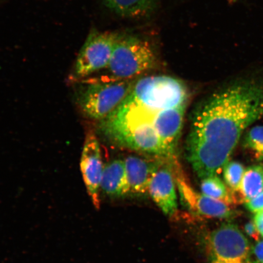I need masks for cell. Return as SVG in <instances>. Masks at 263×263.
<instances>
[{
    "label": "cell",
    "instance_id": "obj_1",
    "mask_svg": "<svg viewBox=\"0 0 263 263\" xmlns=\"http://www.w3.org/2000/svg\"><path fill=\"white\" fill-rule=\"evenodd\" d=\"M263 117V85L241 81L196 108L186 141L187 159L202 179L218 176L245 130Z\"/></svg>",
    "mask_w": 263,
    "mask_h": 263
},
{
    "label": "cell",
    "instance_id": "obj_2",
    "mask_svg": "<svg viewBox=\"0 0 263 263\" xmlns=\"http://www.w3.org/2000/svg\"><path fill=\"white\" fill-rule=\"evenodd\" d=\"M158 112L140 106L127 97L113 112L100 121L99 129L118 146L170 159L175 156L171 154L154 126Z\"/></svg>",
    "mask_w": 263,
    "mask_h": 263
},
{
    "label": "cell",
    "instance_id": "obj_3",
    "mask_svg": "<svg viewBox=\"0 0 263 263\" xmlns=\"http://www.w3.org/2000/svg\"><path fill=\"white\" fill-rule=\"evenodd\" d=\"M138 104L160 111L186 104L189 93L182 81L168 76H152L135 80L127 96Z\"/></svg>",
    "mask_w": 263,
    "mask_h": 263
},
{
    "label": "cell",
    "instance_id": "obj_4",
    "mask_svg": "<svg viewBox=\"0 0 263 263\" xmlns=\"http://www.w3.org/2000/svg\"><path fill=\"white\" fill-rule=\"evenodd\" d=\"M135 80H114L90 82L77 94V103L85 116L101 121L123 103L129 95Z\"/></svg>",
    "mask_w": 263,
    "mask_h": 263
},
{
    "label": "cell",
    "instance_id": "obj_5",
    "mask_svg": "<svg viewBox=\"0 0 263 263\" xmlns=\"http://www.w3.org/2000/svg\"><path fill=\"white\" fill-rule=\"evenodd\" d=\"M156 64V55L149 42L133 36H120L107 68L118 80H132L152 70Z\"/></svg>",
    "mask_w": 263,
    "mask_h": 263
},
{
    "label": "cell",
    "instance_id": "obj_6",
    "mask_svg": "<svg viewBox=\"0 0 263 263\" xmlns=\"http://www.w3.org/2000/svg\"><path fill=\"white\" fill-rule=\"evenodd\" d=\"M206 250L209 263H255L248 240L231 223H223L210 233Z\"/></svg>",
    "mask_w": 263,
    "mask_h": 263
},
{
    "label": "cell",
    "instance_id": "obj_7",
    "mask_svg": "<svg viewBox=\"0 0 263 263\" xmlns=\"http://www.w3.org/2000/svg\"><path fill=\"white\" fill-rule=\"evenodd\" d=\"M119 35L111 32L92 31L85 42L76 62L74 75L84 78L107 68Z\"/></svg>",
    "mask_w": 263,
    "mask_h": 263
},
{
    "label": "cell",
    "instance_id": "obj_8",
    "mask_svg": "<svg viewBox=\"0 0 263 263\" xmlns=\"http://www.w3.org/2000/svg\"><path fill=\"white\" fill-rule=\"evenodd\" d=\"M173 166L181 200L191 212L208 218L229 219L236 215L230 205L212 199L194 189L176 158L173 161Z\"/></svg>",
    "mask_w": 263,
    "mask_h": 263
},
{
    "label": "cell",
    "instance_id": "obj_9",
    "mask_svg": "<svg viewBox=\"0 0 263 263\" xmlns=\"http://www.w3.org/2000/svg\"><path fill=\"white\" fill-rule=\"evenodd\" d=\"M81 171L84 182L95 208L100 207V191L104 170L100 143L93 133L85 137L81 158Z\"/></svg>",
    "mask_w": 263,
    "mask_h": 263
},
{
    "label": "cell",
    "instance_id": "obj_10",
    "mask_svg": "<svg viewBox=\"0 0 263 263\" xmlns=\"http://www.w3.org/2000/svg\"><path fill=\"white\" fill-rule=\"evenodd\" d=\"M174 157L167 159L157 171L151 180L148 190L156 204L164 214L170 216L175 215L178 206L173 166Z\"/></svg>",
    "mask_w": 263,
    "mask_h": 263
},
{
    "label": "cell",
    "instance_id": "obj_11",
    "mask_svg": "<svg viewBox=\"0 0 263 263\" xmlns=\"http://www.w3.org/2000/svg\"><path fill=\"white\" fill-rule=\"evenodd\" d=\"M167 159L159 157L146 159L133 156L126 158L124 163L129 193L143 195L148 193L151 180Z\"/></svg>",
    "mask_w": 263,
    "mask_h": 263
},
{
    "label": "cell",
    "instance_id": "obj_12",
    "mask_svg": "<svg viewBox=\"0 0 263 263\" xmlns=\"http://www.w3.org/2000/svg\"><path fill=\"white\" fill-rule=\"evenodd\" d=\"M186 104L167 108L158 112L154 119V126L164 145L174 156L183 124Z\"/></svg>",
    "mask_w": 263,
    "mask_h": 263
},
{
    "label": "cell",
    "instance_id": "obj_13",
    "mask_svg": "<svg viewBox=\"0 0 263 263\" xmlns=\"http://www.w3.org/2000/svg\"><path fill=\"white\" fill-rule=\"evenodd\" d=\"M101 190L111 197H121L129 193L124 160H115L104 166Z\"/></svg>",
    "mask_w": 263,
    "mask_h": 263
},
{
    "label": "cell",
    "instance_id": "obj_14",
    "mask_svg": "<svg viewBox=\"0 0 263 263\" xmlns=\"http://www.w3.org/2000/svg\"><path fill=\"white\" fill-rule=\"evenodd\" d=\"M263 191V163L245 170L239 188L234 194L236 203L248 202Z\"/></svg>",
    "mask_w": 263,
    "mask_h": 263
},
{
    "label": "cell",
    "instance_id": "obj_15",
    "mask_svg": "<svg viewBox=\"0 0 263 263\" xmlns=\"http://www.w3.org/2000/svg\"><path fill=\"white\" fill-rule=\"evenodd\" d=\"M111 10L127 18H140L149 15L156 8V0H104Z\"/></svg>",
    "mask_w": 263,
    "mask_h": 263
},
{
    "label": "cell",
    "instance_id": "obj_16",
    "mask_svg": "<svg viewBox=\"0 0 263 263\" xmlns=\"http://www.w3.org/2000/svg\"><path fill=\"white\" fill-rule=\"evenodd\" d=\"M200 180V190L203 195L229 205L236 203L231 191L218 176L206 177Z\"/></svg>",
    "mask_w": 263,
    "mask_h": 263
},
{
    "label": "cell",
    "instance_id": "obj_17",
    "mask_svg": "<svg viewBox=\"0 0 263 263\" xmlns=\"http://www.w3.org/2000/svg\"><path fill=\"white\" fill-rule=\"evenodd\" d=\"M243 147L256 162L263 160V126L252 127L246 134Z\"/></svg>",
    "mask_w": 263,
    "mask_h": 263
},
{
    "label": "cell",
    "instance_id": "obj_18",
    "mask_svg": "<svg viewBox=\"0 0 263 263\" xmlns=\"http://www.w3.org/2000/svg\"><path fill=\"white\" fill-rule=\"evenodd\" d=\"M245 170L241 163L236 161H229L223 167V179L226 185L233 193V196L237 192Z\"/></svg>",
    "mask_w": 263,
    "mask_h": 263
},
{
    "label": "cell",
    "instance_id": "obj_19",
    "mask_svg": "<svg viewBox=\"0 0 263 263\" xmlns=\"http://www.w3.org/2000/svg\"><path fill=\"white\" fill-rule=\"evenodd\" d=\"M246 206L250 211L257 213L263 210V191L249 202L246 203Z\"/></svg>",
    "mask_w": 263,
    "mask_h": 263
},
{
    "label": "cell",
    "instance_id": "obj_20",
    "mask_svg": "<svg viewBox=\"0 0 263 263\" xmlns=\"http://www.w3.org/2000/svg\"><path fill=\"white\" fill-rule=\"evenodd\" d=\"M252 254L254 256L255 263H263V239L259 240L253 247Z\"/></svg>",
    "mask_w": 263,
    "mask_h": 263
},
{
    "label": "cell",
    "instance_id": "obj_21",
    "mask_svg": "<svg viewBox=\"0 0 263 263\" xmlns=\"http://www.w3.org/2000/svg\"><path fill=\"white\" fill-rule=\"evenodd\" d=\"M245 230L246 233L250 237L254 239L256 241H259V236L261 234L259 232L257 228H256L255 222L251 221L247 223L245 227Z\"/></svg>",
    "mask_w": 263,
    "mask_h": 263
},
{
    "label": "cell",
    "instance_id": "obj_22",
    "mask_svg": "<svg viewBox=\"0 0 263 263\" xmlns=\"http://www.w3.org/2000/svg\"><path fill=\"white\" fill-rule=\"evenodd\" d=\"M254 222L259 232L263 236V210L256 213L254 217Z\"/></svg>",
    "mask_w": 263,
    "mask_h": 263
}]
</instances>
